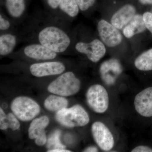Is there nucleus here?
Masks as SVG:
<instances>
[{
    "instance_id": "f257e3e1",
    "label": "nucleus",
    "mask_w": 152,
    "mask_h": 152,
    "mask_svg": "<svg viewBox=\"0 0 152 152\" xmlns=\"http://www.w3.org/2000/svg\"><path fill=\"white\" fill-rule=\"evenodd\" d=\"M68 22L45 12L36 14L28 21L20 34V42L37 43L57 53H66L74 48L73 38Z\"/></svg>"
},
{
    "instance_id": "f03ea898",
    "label": "nucleus",
    "mask_w": 152,
    "mask_h": 152,
    "mask_svg": "<svg viewBox=\"0 0 152 152\" xmlns=\"http://www.w3.org/2000/svg\"><path fill=\"white\" fill-rule=\"evenodd\" d=\"M81 83L73 72L68 71L60 75L50 83L48 89L50 92L62 96L75 94L80 88Z\"/></svg>"
},
{
    "instance_id": "7ed1b4c3",
    "label": "nucleus",
    "mask_w": 152,
    "mask_h": 152,
    "mask_svg": "<svg viewBox=\"0 0 152 152\" xmlns=\"http://www.w3.org/2000/svg\"><path fill=\"white\" fill-rule=\"evenodd\" d=\"M56 119L61 125L68 128L84 126L90 121L88 113L80 105L60 110L57 112Z\"/></svg>"
},
{
    "instance_id": "20e7f679",
    "label": "nucleus",
    "mask_w": 152,
    "mask_h": 152,
    "mask_svg": "<svg viewBox=\"0 0 152 152\" xmlns=\"http://www.w3.org/2000/svg\"><path fill=\"white\" fill-rule=\"evenodd\" d=\"M58 54L41 44L31 43L11 54V56L42 62L56 58Z\"/></svg>"
},
{
    "instance_id": "39448f33",
    "label": "nucleus",
    "mask_w": 152,
    "mask_h": 152,
    "mask_svg": "<svg viewBox=\"0 0 152 152\" xmlns=\"http://www.w3.org/2000/svg\"><path fill=\"white\" fill-rule=\"evenodd\" d=\"M11 108L14 115L23 121L33 119L40 111L39 106L35 101L25 96L16 98L12 102Z\"/></svg>"
},
{
    "instance_id": "423d86ee",
    "label": "nucleus",
    "mask_w": 152,
    "mask_h": 152,
    "mask_svg": "<svg viewBox=\"0 0 152 152\" xmlns=\"http://www.w3.org/2000/svg\"><path fill=\"white\" fill-rule=\"evenodd\" d=\"M86 97L88 105L96 113H103L108 109V94L102 85L95 84L90 87L87 91Z\"/></svg>"
},
{
    "instance_id": "0eeeda50",
    "label": "nucleus",
    "mask_w": 152,
    "mask_h": 152,
    "mask_svg": "<svg viewBox=\"0 0 152 152\" xmlns=\"http://www.w3.org/2000/svg\"><path fill=\"white\" fill-rule=\"evenodd\" d=\"M28 69L33 76L42 77L61 75L64 72L66 66L63 62L51 60L32 63Z\"/></svg>"
},
{
    "instance_id": "6e6552de",
    "label": "nucleus",
    "mask_w": 152,
    "mask_h": 152,
    "mask_svg": "<svg viewBox=\"0 0 152 152\" xmlns=\"http://www.w3.org/2000/svg\"><path fill=\"white\" fill-rule=\"evenodd\" d=\"M74 48L80 53L86 55L94 63L99 62L104 56L106 51L103 43L97 39L89 42L79 41L74 45Z\"/></svg>"
},
{
    "instance_id": "1a4fd4ad",
    "label": "nucleus",
    "mask_w": 152,
    "mask_h": 152,
    "mask_svg": "<svg viewBox=\"0 0 152 152\" xmlns=\"http://www.w3.org/2000/svg\"><path fill=\"white\" fill-rule=\"evenodd\" d=\"M91 132L94 140L101 150L108 151L113 149L115 144L113 136L104 123L95 122L92 126Z\"/></svg>"
},
{
    "instance_id": "9d476101",
    "label": "nucleus",
    "mask_w": 152,
    "mask_h": 152,
    "mask_svg": "<svg viewBox=\"0 0 152 152\" xmlns=\"http://www.w3.org/2000/svg\"><path fill=\"white\" fill-rule=\"evenodd\" d=\"M98 32L104 43L109 47H114L119 45L122 36L118 29L105 20H101L98 23Z\"/></svg>"
},
{
    "instance_id": "9b49d317",
    "label": "nucleus",
    "mask_w": 152,
    "mask_h": 152,
    "mask_svg": "<svg viewBox=\"0 0 152 152\" xmlns=\"http://www.w3.org/2000/svg\"><path fill=\"white\" fill-rule=\"evenodd\" d=\"M29 0H4V5L9 17L16 25L25 18Z\"/></svg>"
},
{
    "instance_id": "f8f14e48",
    "label": "nucleus",
    "mask_w": 152,
    "mask_h": 152,
    "mask_svg": "<svg viewBox=\"0 0 152 152\" xmlns=\"http://www.w3.org/2000/svg\"><path fill=\"white\" fill-rule=\"evenodd\" d=\"M50 122L49 118L46 116L34 119L30 125L28 136L30 139H35L36 144L38 146L44 145L47 142L45 129Z\"/></svg>"
},
{
    "instance_id": "ddd939ff",
    "label": "nucleus",
    "mask_w": 152,
    "mask_h": 152,
    "mask_svg": "<svg viewBox=\"0 0 152 152\" xmlns=\"http://www.w3.org/2000/svg\"><path fill=\"white\" fill-rule=\"evenodd\" d=\"M134 105L136 111L142 116L152 117V87L142 90L136 95Z\"/></svg>"
},
{
    "instance_id": "4468645a",
    "label": "nucleus",
    "mask_w": 152,
    "mask_h": 152,
    "mask_svg": "<svg viewBox=\"0 0 152 152\" xmlns=\"http://www.w3.org/2000/svg\"><path fill=\"white\" fill-rule=\"evenodd\" d=\"M19 42H20V34L17 31L0 33L1 56H10L12 53Z\"/></svg>"
},
{
    "instance_id": "2eb2a0df",
    "label": "nucleus",
    "mask_w": 152,
    "mask_h": 152,
    "mask_svg": "<svg viewBox=\"0 0 152 152\" xmlns=\"http://www.w3.org/2000/svg\"><path fill=\"white\" fill-rule=\"evenodd\" d=\"M100 72L104 81L107 84L111 85L121 72V68L117 60H110L102 64Z\"/></svg>"
},
{
    "instance_id": "dca6fc26",
    "label": "nucleus",
    "mask_w": 152,
    "mask_h": 152,
    "mask_svg": "<svg viewBox=\"0 0 152 152\" xmlns=\"http://www.w3.org/2000/svg\"><path fill=\"white\" fill-rule=\"evenodd\" d=\"M136 9L131 5H126L117 11L112 17L111 23L118 29L125 27L135 15Z\"/></svg>"
},
{
    "instance_id": "f3484780",
    "label": "nucleus",
    "mask_w": 152,
    "mask_h": 152,
    "mask_svg": "<svg viewBox=\"0 0 152 152\" xmlns=\"http://www.w3.org/2000/svg\"><path fill=\"white\" fill-rule=\"evenodd\" d=\"M80 9L76 0H61L59 7V17L66 22L75 18Z\"/></svg>"
},
{
    "instance_id": "a211bd4d",
    "label": "nucleus",
    "mask_w": 152,
    "mask_h": 152,
    "mask_svg": "<svg viewBox=\"0 0 152 152\" xmlns=\"http://www.w3.org/2000/svg\"><path fill=\"white\" fill-rule=\"evenodd\" d=\"M146 28L143 17L136 15L124 28L123 33L125 37L130 38L135 35L143 32Z\"/></svg>"
},
{
    "instance_id": "6ab92c4d",
    "label": "nucleus",
    "mask_w": 152,
    "mask_h": 152,
    "mask_svg": "<svg viewBox=\"0 0 152 152\" xmlns=\"http://www.w3.org/2000/svg\"><path fill=\"white\" fill-rule=\"evenodd\" d=\"M45 107L50 111L58 112L67 108L68 101L65 98L55 95H50L45 101Z\"/></svg>"
},
{
    "instance_id": "aec40b11",
    "label": "nucleus",
    "mask_w": 152,
    "mask_h": 152,
    "mask_svg": "<svg viewBox=\"0 0 152 152\" xmlns=\"http://www.w3.org/2000/svg\"><path fill=\"white\" fill-rule=\"evenodd\" d=\"M20 124L16 117L12 113H10L6 115L3 109L0 108V129L5 130L10 128L13 131L18 129Z\"/></svg>"
},
{
    "instance_id": "412c9836",
    "label": "nucleus",
    "mask_w": 152,
    "mask_h": 152,
    "mask_svg": "<svg viewBox=\"0 0 152 152\" xmlns=\"http://www.w3.org/2000/svg\"><path fill=\"white\" fill-rule=\"evenodd\" d=\"M135 66L140 71L152 70V49L139 56L134 61Z\"/></svg>"
},
{
    "instance_id": "4be33fe9",
    "label": "nucleus",
    "mask_w": 152,
    "mask_h": 152,
    "mask_svg": "<svg viewBox=\"0 0 152 152\" xmlns=\"http://www.w3.org/2000/svg\"><path fill=\"white\" fill-rule=\"evenodd\" d=\"M61 134V131L57 130L49 137L47 145V148L48 149V151L59 149H65V146L62 144L60 141Z\"/></svg>"
},
{
    "instance_id": "5701e85b",
    "label": "nucleus",
    "mask_w": 152,
    "mask_h": 152,
    "mask_svg": "<svg viewBox=\"0 0 152 152\" xmlns=\"http://www.w3.org/2000/svg\"><path fill=\"white\" fill-rule=\"evenodd\" d=\"M15 23L2 11L0 13V33L16 31Z\"/></svg>"
},
{
    "instance_id": "b1692460",
    "label": "nucleus",
    "mask_w": 152,
    "mask_h": 152,
    "mask_svg": "<svg viewBox=\"0 0 152 152\" xmlns=\"http://www.w3.org/2000/svg\"><path fill=\"white\" fill-rule=\"evenodd\" d=\"M43 1L45 6L46 10L45 12L50 15L60 18L59 17L58 10L60 3L61 0H43Z\"/></svg>"
},
{
    "instance_id": "393cba45",
    "label": "nucleus",
    "mask_w": 152,
    "mask_h": 152,
    "mask_svg": "<svg viewBox=\"0 0 152 152\" xmlns=\"http://www.w3.org/2000/svg\"><path fill=\"white\" fill-rule=\"evenodd\" d=\"M80 10L86 11L94 4L96 0H76Z\"/></svg>"
},
{
    "instance_id": "a878e982",
    "label": "nucleus",
    "mask_w": 152,
    "mask_h": 152,
    "mask_svg": "<svg viewBox=\"0 0 152 152\" xmlns=\"http://www.w3.org/2000/svg\"><path fill=\"white\" fill-rule=\"evenodd\" d=\"M142 17L146 27L149 30L152 34V14L149 12H146L143 14Z\"/></svg>"
},
{
    "instance_id": "bb28decb",
    "label": "nucleus",
    "mask_w": 152,
    "mask_h": 152,
    "mask_svg": "<svg viewBox=\"0 0 152 152\" xmlns=\"http://www.w3.org/2000/svg\"><path fill=\"white\" fill-rule=\"evenodd\" d=\"M132 152H152V149L146 146L140 145L133 149Z\"/></svg>"
},
{
    "instance_id": "cd10ccee",
    "label": "nucleus",
    "mask_w": 152,
    "mask_h": 152,
    "mask_svg": "<svg viewBox=\"0 0 152 152\" xmlns=\"http://www.w3.org/2000/svg\"><path fill=\"white\" fill-rule=\"evenodd\" d=\"M98 150L97 148L94 146H91L87 148L86 150L84 151V152H98Z\"/></svg>"
},
{
    "instance_id": "c85d7f7f",
    "label": "nucleus",
    "mask_w": 152,
    "mask_h": 152,
    "mask_svg": "<svg viewBox=\"0 0 152 152\" xmlns=\"http://www.w3.org/2000/svg\"><path fill=\"white\" fill-rule=\"evenodd\" d=\"M49 152H70L71 151L69 150H65V149H56L51 150V151H48Z\"/></svg>"
},
{
    "instance_id": "c756f323",
    "label": "nucleus",
    "mask_w": 152,
    "mask_h": 152,
    "mask_svg": "<svg viewBox=\"0 0 152 152\" xmlns=\"http://www.w3.org/2000/svg\"><path fill=\"white\" fill-rule=\"evenodd\" d=\"M140 1L142 4H152V0H140Z\"/></svg>"
}]
</instances>
